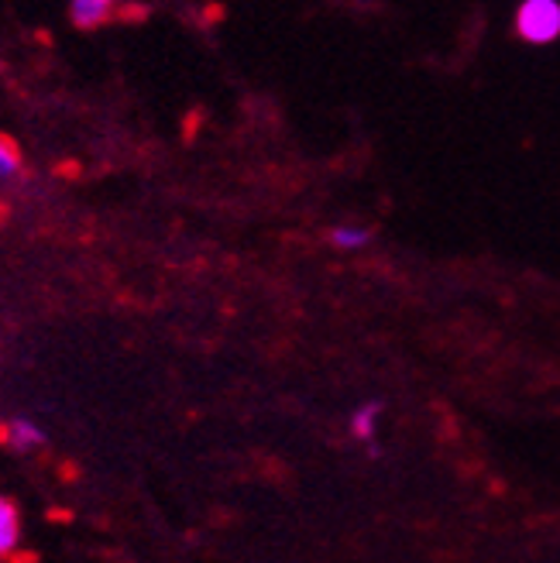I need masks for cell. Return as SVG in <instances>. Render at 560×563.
<instances>
[{
	"label": "cell",
	"instance_id": "6da1fadb",
	"mask_svg": "<svg viewBox=\"0 0 560 563\" xmlns=\"http://www.w3.org/2000/svg\"><path fill=\"white\" fill-rule=\"evenodd\" d=\"M516 35L529 45H550L560 38V4L557 0H526L516 11Z\"/></svg>",
	"mask_w": 560,
	"mask_h": 563
},
{
	"label": "cell",
	"instance_id": "7a4b0ae2",
	"mask_svg": "<svg viewBox=\"0 0 560 563\" xmlns=\"http://www.w3.org/2000/svg\"><path fill=\"white\" fill-rule=\"evenodd\" d=\"M21 543V516L11 498L0 495V556H11Z\"/></svg>",
	"mask_w": 560,
	"mask_h": 563
},
{
	"label": "cell",
	"instance_id": "3957f363",
	"mask_svg": "<svg viewBox=\"0 0 560 563\" xmlns=\"http://www.w3.org/2000/svg\"><path fill=\"white\" fill-rule=\"evenodd\" d=\"M8 443L14 446V450H21V454H28V450H39V446H45V430L39 427L35 419H11L8 422Z\"/></svg>",
	"mask_w": 560,
	"mask_h": 563
},
{
	"label": "cell",
	"instance_id": "277c9868",
	"mask_svg": "<svg viewBox=\"0 0 560 563\" xmlns=\"http://www.w3.org/2000/svg\"><path fill=\"white\" fill-rule=\"evenodd\" d=\"M378 416H382V402H378V399L361 402V406L354 409V416H351V437L361 440V443H369V440L375 437V422H378Z\"/></svg>",
	"mask_w": 560,
	"mask_h": 563
},
{
	"label": "cell",
	"instance_id": "5b68a950",
	"mask_svg": "<svg viewBox=\"0 0 560 563\" xmlns=\"http://www.w3.org/2000/svg\"><path fill=\"white\" fill-rule=\"evenodd\" d=\"M69 18L76 27H100L110 18V4L107 0H76L69 8Z\"/></svg>",
	"mask_w": 560,
	"mask_h": 563
},
{
	"label": "cell",
	"instance_id": "8992f818",
	"mask_svg": "<svg viewBox=\"0 0 560 563\" xmlns=\"http://www.w3.org/2000/svg\"><path fill=\"white\" fill-rule=\"evenodd\" d=\"M330 241L338 244V247H344V251H358V247H365L369 241H372V231L369 228H333L330 231Z\"/></svg>",
	"mask_w": 560,
	"mask_h": 563
},
{
	"label": "cell",
	"instance_id": "52a82bcc",
	"mask_svg": "<svg viewBox=\"0 0 560 563\" xmlns=\"http://www.w3.org/2000/svg\"><path fill=\"white\" fill-rule=\"evenodd\" d=\"M18 173H21V155H18V148L11 145V141L0 134V179H11Z\"/></svg>",
	"mask_w": 560,
	"mask_h": 563
}]
</instances>
